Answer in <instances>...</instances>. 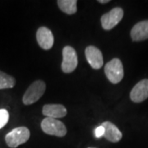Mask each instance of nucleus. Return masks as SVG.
<instances>
[{
  "instance_id": "1",
  "label": "nucleus",
  "mask_w": 148,
  "mask_h": 148,
  "mask_svg": "<svg viewBox=\"0 0 148 148\" xmlns=\"http://www.w3.org/2000/svg\"><path fill=\"white\" fill-rule=\"evenodd\" d=\"M45 90L46 85L41 80H38L32 82L22 97L23 104L26 106H29L36 103L45 94Z\"/></svg>"
},
{
  "instance_id": "2",
  "label": "nucleus",
  "mask_w": 148,
  "mask_h": 148,
  "mask_svg": "<svg viewBox=\"0 0 148 148\" xmlns=\"http://www.w3.org/2000/svg\"><path fill=\"white\" fill-rule=\"evenodd\" d=\"M31 136L30 130L26 127H18L8 132L5 137L7 145L11 148H16L26 143Z\"/></svg>"
},
{
  "instance_id": "3",
  "label": "nucleus",
  "mask_w": 148,
  "mask_h": 148,
  "mask_svg": "<svg viewBox=\"0 0 148 148\" xmlns=\"http://www.w3.org/2000/svg\"><path fill=\"white\" fill-rule=\"evenodd\" d=\"M105 73L108 80L113 84L120 82L123 77V67L119 58H114L105 66Z\"/></svg>"
},
{
  "instance_id": "4",
  "label": "nucleus",
  "mask_w": 148,
  "mask_h": 148,
  "mask_svg": "<svg viewBox=\"0 0 148 148\" xmlns=\"http://www.w3.org/2000/svg\"><path fill=\"white\" fill-rule=\"evenodd\" d=\"M41 128L43 132L48 135H52L62 138L67 134V128L64 123L56 119L45 118L41 122Z\"/></svg>"
},
{
  "instance_id": "5",
  "label": "nucleus",
  "mask_w": 148,
  "mask_h": 148,
  "mask_svg": "<svg viewBox=\"0 0 148 148\" xmlns=\"http://www.w3.org/2000/svg\"><path fill=\"white\" fill-rule=\"evenodd\" d=\"M77 55L73 48L71 46H65L63 49V62L62 70L65 73H73L77 67Z\"/></svg>"
},
{
  "instance_id": "6",
  "label": "nucleus",
  "mask_w": 148,
  "mask_h": 148,
  "mask_svg": "<svg viewBox=\"0 0 148 148\" xmlns=\"http://www.w3.org/2000/svg\"><path fill=\"white\" fill-rule=\"evenodd\" d=\"M123 16V10L121 8H113L109 12L101 16V21L102 27L106 31H110L119 23Z\"/></svg>"
},
{
  "instance_id": "7",
  "label": "nucleus",
  "mask_w": 148,
  "mask_h": 148,
  "mask_svg": "<svg viewBox=\"0 0 148 148\" xmlns=\"http://www.w3.org/2000/svg\"><path fill=\"white\" fill-rule=\"evenodd\" d=\"M148 98V79H143L134 86L130 92V99L134 103H141Z\"/></svg>"
},
{
  "instance_id": "8",
  "label": "nucleus",
  "mask_w": 148,
  "mask_h": 148,
  "mask_svg": "<svg viewBox=\"0 0 148 148\" xmlns=\"http://www.w3.org/2000/svg\"><path fill=\"white\" fill-rule=\"evenodd\" d=\"M85 54L87 62L89 63L92 69H100L103 66V55L98 48L93 45H90L86 49Z\"/></svg>"
},
{
  "instance_id": "9",
  "label": "nucleus",
  "mask_w": 148,
  "mask_h": 148,
  "mask_svg": "<svg viewBox=\"0 0 148 148\" xmlns=\"http://www.w3.org/2000/svg\"><path fill=\"white\" fill-rule=\"evenodd\" d=\"M36 40L39 45L43 49L49 50L53 45V36L52 32L47 27H40L36 32Z\"/></svg>"
},
{
  "instance_id": "10",
  "label": "nucleus",
  "mask_w": 148,
  "mask_h": 148,
  "mask_svg": "<svg viewBox=\"0 0 148 148\" xmlns=\"http://www.w3.org/2000/svg\"><path fill=\"white\" fill-rule=\"evenodd\" d=\"M43 114L46 118L60 119L67 115V109L63 105L49 104L44 106L42 110Z\"/></svg>"
},
{
  "instance_id": "11",
  "label": "nucleus",
  "mask_w": 148,
  "mask_h": 148,
  "mask_svg": "<svg viewBox=\"0 0 148 148\" xmlns=\"http://www.w3.org/2000/svg\"><path fill=\"white\" fill-rule=\"evenodd\" d=\"M131 38L133 41H142L148 39V20L137 23L131 30Z\"/></svg>"
},
{
  "instance_id": "12",
  "label": "nucleus",
  "mask_w": 148,
  "mask_h": 148,
  "mask_svg": "<svg viewBox=\"0 0 148 148\" xmlns=\"http://www.w3.org/2000/svg\"><path fill=\"white\" fill-rule=\"evenodd\" d=\"M105 128L104 137L111 143H118L122 139L123 134L120 130L111 122L106 121L101 124Z\"/></svg>"
},
{
  "instance_id": "13",
  "label": "nucleus",
  "mask_w": 148,
  "mask_h": 148,
  "mask_svg": "<svg viewBox=\"0 0 148 148\" xmlns=\"http://www.w3.org/2000/svg\"><path fill=\"white\" fill-rule=\"evenodd\" d=\"M58 8L66 14L72 15L77 12V0H59L57 2Z\"/></svg>"
},
{
  "instance_id": "14",
  "label": "nucleus",
  "mask_w": 148,
  "mask_h": 148,
  "mask_svg": "<svg viewBox=\"0 0 148 148\" xmlns=\"http://www.w3.org/2000/svg\"><path fill=\"white\" fill-rule=\"evenodd\" d=\"M16 85V80L13 77L0 71V90L12 88Z\"/></svg>"
},
{
  "instance_id": "15",
  "label": "nucleus",
  "mask_w": 148,
  "mask_h": 148,
  "mask_svg": "<svg viewBox=\"0 0 148 148\" xmlns=\"http://www.w3.org/2000/svg\"><path fill=\"white\" fill-rule=\"evenodd\" d=\"M9 119V114L5 109L0 110V129L8 123Z\"/></svg>"
},
{
  "instance_id": "16",
  "label": "nucleus",
  "mask_w": 148,
  "mask_h": 148,
  "mask_svg": "<svg viewBox=\"0 0 148 148\" xmlns=\"http://www.w3.org/2000/svg\"><path fill=\"white\" fill-rule=\"evenodd\" d=\"M104 134H105V128H104V127L102 125L97 127L95 129V136L96 138H100L101 137H104Z\"/></svg>"
},
{
  "instance_id": "17",
  "label": "nucleus",
  "mask_w": 148,
  "mask_h": 148,
  "mask_svg": "<svg viewBox=\"0 0 148 148\" xmlns=\"http://www.w3.org/2000/svg\"><path fill=\"white\" fill-rule=\"evenodd\" d=\"M98 2H99L100 3H103V4H104V3H109V2H110V0H99Z\"/></svg>"
},
{
  "instance_id": "18",
  "label": "nucleus",
  "mask_w": 148,
  "mask_h": 148,
  "mask_svg": "<svg viewBox=\"0 0 148 148\" xmlns=\"http://www.w3.org/2000/svg\"><path fill=\"white\" fill-rule=\"evenodd\" d=\"M89 148H95V147H89Z\"/></svg>"
}]
</instances>
